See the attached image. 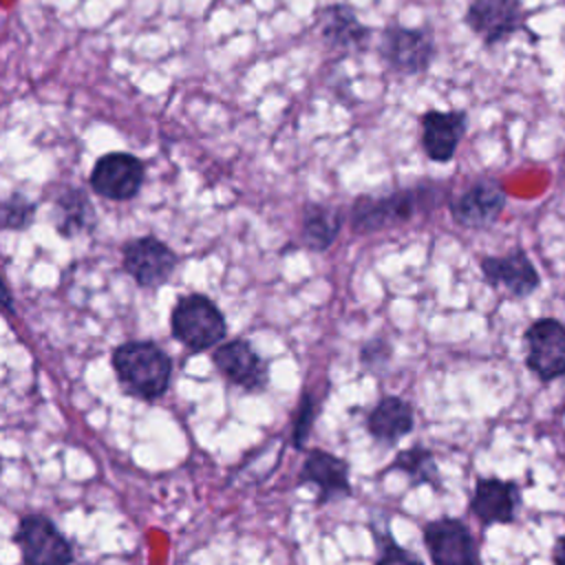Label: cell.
Listing matches in <instances>:
<instances>
[{
	"label": "cell",
	"instance_id": "cell-25",
	"mask_svg": "<svg viewBox=\"0 0 565 565\" xmlns=\"http://www.w3.org/2000/svg\"><path fill=\"white\" fill-rule=\"evenodd\" d=\"M377 539V561L375 565H422L417 556L397 545L388 532H382Z\"/></svg>",
	"mask_w": 565,
	"mask_h": 565
},
{
	"label": "cell",
	"instance_id": "cell-18",
	"mask_svg": "<svg viewBox=\"0 0 565 565\" xmlns=\"http://www.w3.org/2000/svg\"><path fill=\"white\" fill-rule=\"evenodd\" d=\"M519 505V488L514 481L481 477L475 486L470 510L483 525L512 523Z\"/></svg>",
	"mask_w": 565,
	"mask_h": 565
},
{
	"label": "cell",
	"instance_id": "cell-21",
	"mask_svg": "<svg viewBox=\"0 0 565 565\" xmlns=\"http://www.w3.org/2000/svg\"><path fill=\"white\" fill-rule=\"evenodd\" d=\"M393 468L404 472L406 477H411V481L415 486L428 483V486L441 490V472H439L437 459H435L433 450L422 444H415V446L397 452Z\"/></svg>",
	"mask_w": 565,
	"mask_h": 565
},
{
	"label": "cell",
	"instance_id": "cell-1",
	"mask_svg": "<svg viewBox=\"0 0 565 565\" xmlns=\"http://www.w3.org/2000/svg\"><path fill=\"white\" fill-rule=\"evenodd\" d=\"M110 364L121 391L141 402H157L172 380L170 355L152 340H128L113 349Z\"/></svg>",
	"mask_w": 565,
	"mask_h": 565
},
{
	"label": "cell",
	"instance_id": "cell-10",
	"mask_svg": "<svg viewBox=\"0 0 565 565\" xmlns=\"http://www.w3.org/2000/svg\"><path fill=\"white\" fill-rule=\"evenodd\" d=\"M212 364L230 384L247 393H260L269 384L267 362L243 338L225 340L218 347H214Z\"/></svg>",
	"mask_w": 565,
	"mask_h": 565
},
{
	"label": "cell",
	"instance_id": "cell-12",
	"mask_svg": "<svg viewBox=\"0 0 565 565\" xmlns=\"http://www.w3.org/2000/svg\"><path fill=\"white\" fill-rule=\"evenodd\" d=\"M424 545L433 565H479V550L470 530L452 516L424 525Z\"/></svg>",
	"mask_w": 565,
	"mask_h": 565
},
{
	"label": "cell",
	"instance_id": "cell-27",
	"mask_svg": "<svg viewBox=\"0 0 565 565\" xmlns=\"http://www.w3.org/2000/svg\"><path fill=\"white\" fill-rule=\"evenodd\" d=\"M552 558H554V565H565V534L556 539V545H554Z\"/></svg>",
	"mask_w": 565,
	"mask_h": 565
},
{
	"label": "cell",
	"instance_id": "cell-19",
	"mask_svg": "<svg viewBox=\"0 0 565 565\" xmlns=\"http://www.w3.org/2000/svg\"><path fill=\"white\" fill-rule=\"evenodd\" d=\"M344 212L329 203H305L300 214V243L316 254L327 252L340 236Z\"/></svg>",
	"mask_w": 565,
	"mask_h": 565
},
{
	"label": "cell",
	"instance_id": "cell-9",
	"mask_svg": "<svg viewBox=\"0 0 565 565\" xmlns=\"http://www.w3.org/2000/svg\"><path fill=\"white\" fill-rule=\"evenodd\" d=\"M463 22L486 46H494L525 26V11L521 0H470Z\"/></svg>",
	"mask_w": 565,
	"mask_h": 565
},
{
	"label": "cell",
	"instance_id": "cell-5",
	"mask_svg": "<svg viewBox=\"0 0 565 565\" xmlns=\"http://www.w3.org/2000/svg\"><path fill=\"white\" fill-rule=\"evenodd\" d=\"M380 57L384 64L404 77L422 75L435 57V38L428 29H408L402 24L384 26L380 35Z\"/></svg>",
	"mask_w": 565,
	"mask_h": 565
},
{
	"label": "cell",
	"instance_id": "cell-8",
	"mask_svg": "<svg viewBox=\"0 0 565 565\" xmlns=\"http://www.w3.org/2000/svg\"><path fill=\"white\" fill-rule=\"evenodd\" d=\"M525 366L541 380L554 382L565 375V324L556 318L534 320L525 333Z\"/></svg>",
	"mask_w": 565,
	"mask_h": 565
},
{
	"label": "cell",
	"instance_id": "cell-22",
	"mask_svg": "<svg viewBox=\"0 0 565 565\" xmlns=\"http://www.w3.org/2000/svg\"><path fill=\"white\" fill-rule=\"evenodd\" d=\"M38 203L31 201L24 192H11L0 201V230L20 232L33 225Z\"/></svg>",
	"mask_w": 565,
	"mask_h": 565
},
{
	"label": "cell",
	"instance_id": "cell-20",
	"mask_svg": "<svg viewBox=\"0 0 565 565\" xmlns=\"http://www.w3.org/2000/svg\"><path fill=\"white\" fill-rule=\"evenodd\" d=\"M415 426L413 408L408 402H404L397 395L382 397L366 417L369 433L384 444H393L402 437H406Z\"/></svg>",
	"mask_w": 565,
	"mask_h": 565
},
{
	"label": "cell",
	"instance_id": "cell-11",
	"mask_svg": "<svg viewBox=\"0 0 565 565\" xmlns=\"http://www.w3.org/2000/svg\"><path fill=\"white\" fill-rule=\"evenodd\" d=\"M505 190L494 179H477L448 201L450 216L466 230H486L494 225L505 207Z\"/></svg>",
	"mask_w": 565,
	"mask_h": 565
},
{
	"label": "cell",
	"instance_id": "cell-15",
	"mask_svg": "<svg viewBox=\"0 0 565 565\" xmlns=\"http://www.w3.org/2000/svg\"><path fill=\"white\" fill-rule=\"evenodd\" d=\"M298 481L316 486L318 503L344 499V497H351L353 492L351 479H349V463L322 448L307 450Z\"/></svg>",
	"mask_w": 565,
	"mask_h": 565
},
{
	"label": "cell",
	"instance_id": "cell-6",
	"mask_svg": "<svg viewBox=\"0 0 565 565\" xmlns=\"http://www.w3.org/2000/svg\"><path fill=\"white\" fill-rule=\"evenodd\" d=\"M179 265L177 252L161 238L146 234L121 245L124 271L143 289L166 285Z\"/></svg>",
	"mask_w": 565,
	"mask_h": 565
},
{
	"label": "cell",
	"instance_id": "cell-16",
	"mask_svg": "<svg viewBox=\"0 0 565 565\" xmlns=\"http://www.w3.org/2000/svg\"><path fill=\"white\" fill-rule=\"evenodd\" d=\"M468 128L466 110H426L422 115V148L435 163H446L455 157Z\"/></svg>",
	"mask_w": 565,
	"mask_h": 565
},
{
	"label": "cell",
	"instance_id": "cell-2",
	"mask_svg": "<svg viewBox=\"0 0 565 565\" xmlns=\"http://www.w3.org/2000/svg\"><path fill=\"white\" fill-rule=\"evenodd\" d=\"M437 188H404L388 194H360L349 210L351 232L358 236H371L391 227L404 225L422 210L435 207Z\"/></svg>",
	"mask_w": 565,
	"mask_h": 565
},
{
	"label": "cell",
	"instance_id": "cell-28",
	"mask_svg": "<svg viewBox=\"0 0 565 565\" xmlns=\"http://www.w3.org/2000/svg\"><path fill=\"white\" fill-rule=\"evenodd\" d=\"M0 470H2V461H0Z\"/></svg>",
	"mask_w": 565,
	"mask_h": 565
},
{
	"label": "cell",
	"instance_id": "cell-26",
	"mask_svg": "<svg viewBox=\"0 0 565 565\" xmlns=\"http://www.w3.org/2000/svg\"><path fill=\"white\" fill-rule=\"evenodd\" d=\"M0 309H4L7 313L13 311V296H11V289L7 287L2 276H0Z\"/></svg>",
	"mask_w": 565,
	"mask_h": 565
},
{
	"label": "cell",
	"instance_id": "cell-23",
	"mask_svg": "<svg viewBox=\"0 0 565 565\" xmlns=\"http://www.w3.org/2000/svg\"><path fill=\"white\" fill-rule=\"evenodd\" d=\"M318 413H320V399L316 397L313 391L307 388L300 395V402L294 411V422H291V444H294V448H298V450L305 448Z\"/></svg>",
	"mask_w": 565,
	"mask_h": 565
},
{
	"label": "cell",
	"instance_id": "cell-4",
	"mask_svg": "<svg viewBox=\"0 0 565 565\" xmlns=\"http://www.w3.org/2000/svg\"><path fill=\"white\" fill-rule=\"evenodd\" d=\"M13 543L20 547L22 565H71L75 550L57 525L38 512L20 516Z\"/></svg>",
	"mask_w": 565,
	"mask_h": 565
},
{
	"label": "cell",
	"instance_id": "cell-17",
	"mask_svg": "<svg viewBox=\"0 0 565 565\" xmlns=\"http://www.w3.org/2000/svg\"><path fill=\"white\" fill-rule=\"evenodd\" d=\"M53 225L62 238H77L90 236L97 225L99 216L95 210L93 199L79 185H62L53 194Z\"/></svg>",
	"mask_w": 565,
	"mask_h": 565
},
{
	"label": "cell",
	"instance_id": "cell-13",
	"mask_svg": "<svg viewBox=\"0 0 565 565\" xmlns=\"http://www.w3.org/2000/svg\"><path fill=\"white\" fill-rule=\"evenodd\" d=\"M479 269L490 287L503 289L514 298H527L541 285V276L523 247H512L501 256H483Z\"/></svg>",
	"mask_w": 565,
	"mask_h": 565
},
{
	"label": "cell",
	"instance_id": "cell-14",
	"mask_svg": "<svg viewBox=\"0 0 565 565\" xmlns=\"http://www.w3.org/2000/svg\"><path fill=\"white\" fill-rule=\"evenodd\" d=\"M316 26L322 42L329 49L342 53H362L371 44V29L358 18L353 7L344 2H333L320 7L316 13Z\"/></svg>",
	"mask_w": 565,
	"mask_h": 565
},
{
	"label": "cell",
	"instance_id": "cell-24",
	"mask_svg": "<svg viewBox=\"0 0 565 565\" xmlns=\"http://www.w3.org/2000/svg\"><path fill=\"white\" fill-rule=\"evenodd\" d=\"M391 358H393V347L382 335H373L360 347V362L366 371H373V373L382 371L391 362Z\"/></svg>",
	"mask_w": 565,
	"mask_h": 565
},
{
	"label": "cell",
	"instance_id": "cell-3",
	"mask_svg": "<svg viewBox=\"0 0 565 565\" xmlns=\"http://www.w3.org/2000/svg\"><path fill=\"white\" fill-rule=\"evenodd\" d=\"M170 333L190 353H203L225 342L227 320L212 298L192 291L174 302L170 311Z\"/></svg>",
	"mask_w": 565,
	"mask_h": 565
},
{
	"label": "cell",
	"instance_id": "cell-7",
	"mask_svg": "<svg viewBox=\"0 0 565 565\" xmlns=\"http://www.w3.org/2000/svg\"><path fill=\"white\" fill-rule=\"evenodd\" d=\"M146 163L130 152L102 154L88 177L90 190L108 201H130L141 192Z\"/></svg>",
	"mask_w": 565,
	"mask_h": 565
}]
</instances>
